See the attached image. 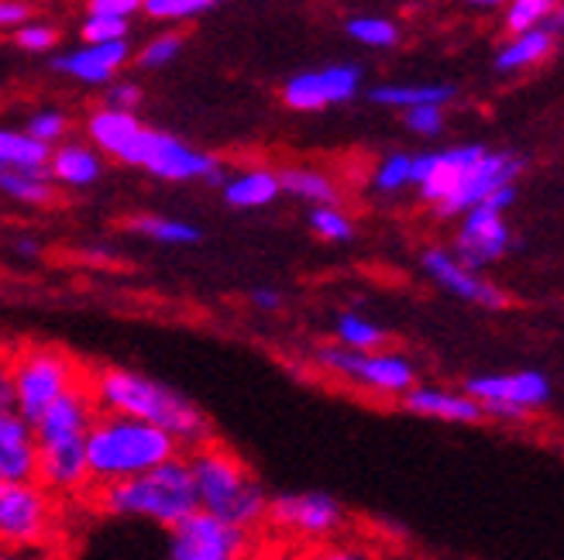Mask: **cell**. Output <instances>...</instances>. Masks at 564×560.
<instances>
[{"instance_id": "obj_28", "label": "cell", "mask_w": 564, "mask_h": 560, "mask_svg": "<svg viewBox=\"0 0 564 560\" xmlns=\"http://www.w3.org/2000/svg\"><path fill=\"white\" fill-rule=\"evenodd\" d=\"M0 193L18 204H48L52 176L48 169H0Z\"/></svg>"}, {"instance_id": "obj_6", "label": "cell", "mask_w": 564, "mask_h": 560, "mask_svg": "<svg viewBox=\"0 0 564 560\" xmlns=\"http://www.w3.org/2000/svg\"><path fill=\"white\" fill-rule=\"evenodd\" d=\"M55 495L39 482H0V550L45 547L55 534Z\"/></svg>"}, {"instance_id": "obj_16", "label": "cell", "mask_w": 564, "mask_h": 560, "mask_svg": "<svg viewBox=\"0 0 564 560\" xmlns=\"http://www.w3.org/2000/svg\"><path fill=\"white\" fill-rule=\"evenodd\" d=\"M97 399H94V388L90 378L79 382L73 388H66L59 399H55L39 419H35V440L48 443V440H73V437H87L94 416H97Z\"/></svg>"}, {"instance_id": "obj_26", "label": "cell", "mask_w": 564, "mask_h": 560, "mask_svg": "<svg viewBox=\"0 0 564 560\" xmlns=\"http://www.w3.org/2000/svg\"><path fill=\"white\" fill-rule=\"evenodd\" d=\"M52 145L39 142L28 131L0 128V169H45Z\"/></svg>"}, {"instance_id": "obj_15", "label": "cell", "mask_w": 564, "mask_h": 560, "mask_svg": "<svg viewBox=\"0 0 564 560\" xmlns=\"http://www.w3.org/2000/svg\"><path fill=\"white\" fill-rule=\"evenodd\" d=\"M520 169H523V158H517L510 152H482V158H478L471 169L465 173L462 186L437 207V213L441 217H458V213H465L478 200H486L492 189L513 183L520 176Z\"/></svg>"}, {"instance_id": "obj_23", "label": "cell", "mask_w": 564, "mask_h": 560, "mask_svg": "<svg viewBox=\"0 0 564 560\" xmlns=\"http://www.w3.org/2000/svg\"><path fill=\"white\" fill-rule=\"evenodd\" d=\"M141 121L134 118V110H118V107H104L87 121V134L97 152L118 158L124 152V145L138 134Z\"/></svg>"}, {"instance_id": "obj_17", "label": "cell", "mask_w": 564, "mask_h": 560, "mask_svg": "<svg viewBox=\"0 0 564 560\" xmlns=\"http://www.w3.org/2000/svg\"><path fill=\"white\" fill-rule=\"evenodd\" d=\"M39 471L35 427L18 409H0V482H24Z\"/></svg>"}, {"instance_id": "obj_29", "label": "cell", "mask_w": 564, "mask_h": 560, "mask_svg": "<svg viewBox=\"0 0 564 560\" xmlns=\"http://www.w3.org/2000/svg\"><path fill=\"white\" fill-rule=\"evenodd\" d=\"M279 179H282V193L296 196V200L337 204V186L317 169H286V173H279Z\"/></svg>"}, {"instance_id": "obj_34", "label": "cell", "mask_w": 564, "mask_h": 560, "mask_svg": "<svg viewBox=\"0 0 564 560\" xmlns=\"http://www.w3.org/2000/svg\"><path fill=\"white\" fill-rule=\"evenodd\" d=\"M310 223H314V231L324 241H351V234H355L351 220L337 210V204H317L314 213H310Z\"/></svg>"}, {"instance_id": "obj_37", "label": "cell", "mask_w": 564, "mask_h": 560, "mask_svg": "<svg viewBox=\"0 0 564 560\" xmlns=\"http://www.w3.org/2000/svg\"><path fill=\"white\" fill-rule=\"evenodd\" d=\"M128 18H115V14H87L83 21V42H110V39H128Z\"/></svg>"}, {"instance_id": "obj_44", "label": "cell", "mask_w": 564, "mask_h": 560, "mask_svg": "<svg viewBox=\"0 0 564 560\" xmlns=\"http://www.w3.org/2000/svg\"><path fill=\"white\" fill-rule=\"evenodd\" d=\"M32 18V8L24 4V0H0V28H18Z\"/></svg>"}, {"instance_id": "obj_41", "label": "cell", "mask_w": 564, "mask_h": 560, "mask_svg": "<svg viewBox=\"0 0 564 560\" xmlns=\"http://www.w3.org/2000/svg\"><path fill=\"white\" fill-rule=\"evenodd\" d=\"M18 45L28 48V52H48L55 45V39H59V32H55L52 24H42V21H32L28 18L24 24H18V32H14Z\"/></svg>"}, {"instance_id": "obj_20", "label": "cell", "mask_w": 564, "mask_h": 560, "mask_svg": "<svg viewBox=\"0 0 564 560\" xmlns=\"http://www.w3.org/2000/svg\"><path fill=\"white\" fill-rule=\"evenodd\" d=\"M468 396L478 403H510V406H541L551 396V382L541 372H517V375H478L468 378Z\"/></svg>"}, {"instance_id": "obj_9", "label": "cell", "mask_w": 564, "mask_h": 560, "mask_svg": "<svg viewBox=\"0 0 564 560\" xmlns=\"http://www.w3.org/2000/svg\"><path fill=\"white\" fill-rule=\"evenodd\" d=\"M317 365L341 375L355 385L386 392V396H403L406 388H413V365L403 354L392 351H355V348H321L317 351Z\"/></svg>"}, {"instance_id": "obj_1", "label": "cell", "mask_w": 564, "mask_h": 560, "mask_svg": "<svg viewBox=\"0 0 564 560\" xmlns=\"http://www.w3.org/2000/svg\"><path fill=\"white\" fill-rule=\"evenodd\" d=\"M90 388L100 409L149 419V424L173 433L183 447L210 440V419L196 409L176 388H169L149 375L131 369H97L90 372Z\"/></svg>"}, {"instance_id": "obj_42", "label": "cell", "mask_w": 564, "mask_h": 560, "mask_svg": "<svg viewBox=\"0 0 564 560\" xmlns=\"http://www.w3.org/2000/svg\"><path fill=\"white\" fill-rule=\"evenodd\" d=\"M141 103V90L134 83H115L107 90V107H118V110H134Z\"/></svg>"}, {"instance_id": "obj_25", "label": "cell", "mask_w": 564, "mask_h": 560, "mask_svg": "<svg viewBox=\"0 0 564 560\" xmlns=\"http://www.w3.org/2000/svg\"><path fill=\"white\" fill-rule=\"evenodd\" d=\"M372 103L379 107H420V103H447L455 100V87H447V83H392V87H376L372 94Z\"/></svg>"}, {"instance_id": "obj_45", "label": "cell", "mask_w": 564, "mask_h": 560, "mask_svg": "<svg viewBox=\"0 0 564 560\" xmlns=\"http://www.w3.org/2000/svg\"><path fill=\"white\" fill-rule=\"evenodd\" d=\"M0 409H14V375L4 348H0Z\"/></svg>"}, {"instance_id": "obj_35", "label": "cell", "mask_w": 564, "mask_h": 560, "mask_svg": "<svg viewBox=\"0 0 564 560\" xmlns=\"http://www.w3.org/2000/svg\"><path fill=\"white\" fill-rule=\"evenodd\" d=\"M561 0H513L510 11H506V28L510 32H527V28H538Z\"/></svg>"}, {"instance_id": "obj_12", "label": "cell", "mask_w": 564, "mask_h": 560, "mask_svg": "<svg viewBox=\"0 0 564 560\" xmlns=\"http://www.w3.org/2000/svg\"><path fill=\"white\" fill-rule=\"evenodd\" d=\"M358 87H361L358 66H351V63L327 66V69L293 76L286 87H282V103H286L290 110H300V114H310V110L348 103L358 94Z\"/></svg>"}, {"instance_id": "obj_5", "label": "cell", "mask_w": 564, "mask_h": 560, "mask_svg": "<svg viewBox=\"0 0 564 560\" xmlns=\"http://www.w3.org/2000/svg\"><path fill=\"white\" fill-rule=\"evenodd\" d=\"M8 358L14 375V409L28 424H35L66 388L90 378V369L73 354H66L63 348L24 344L18 351H8Z\"/></svg>"}, {"instance_id": "obj_3", "label": "cell", "mask_w": 564, "mask_h": 560, "mask_svg": "<svg viewBox=\"0 0 564 560\" xmlns=\"http://www.w3.org/2000/svg\"><path fill=\"white\" fill-rule=\"evenodd\" d=\"M87 498L107 516L152 519L165 529L200 506V502H196L189 464L183 454L162 461L159 468L131 474V479L94 485V488H87Z\"/></svg>"}, {"instance_id": "obj_31", "label": "cell", "mask_w": 564, "mask_h": 560, "mask_svg": "<svg viewBox=\"0 0 564 560\" xmlns=\"http://www.w3.org/2000/svg\"><path fill=\"white\" fill-rule=\"evenodd\" d=\"M334 333L337 341L345 348H355V351H376L386 344V333L382 327H376L372 320H365L361 314H341L334 323Z\"/></svg>"}, {"instance_id": "obj_27", "label": "cell", "mask_w": 564, "mask_h": 560, "mask_svg": "<svg viewBox=\"0 0 564 560\" xmlns=\"http://www.w3.org/2000/svg\"><path fill=\"white\" fill-rule=\"evenodd\" d=\"M554 39L551 32H544V28H527V32H520L510 45H506L499 55H496V69L499 73H513V69H523V66H533L541 63L544 55L551 52Z\"/></svg>"}, {"instance_id": "obj_47", "label": "cell", "mask_w": 564, "mask_h": 560, "mask_svg": "<svg viewBox=\"0 0 564 560\" xmlns=\"http://www.w3.org/2000/svg\"><path fill=\"white\" fill-rule=\"evenodd\" d=\"M14 248H18V255H24V259H28V255H32V259L39 255V241H35V238H21Z\"/></svg>"}, {"instance_id": "obj_40", "label": "cell", "mask_w": 564, "mask_h": 560, "mask_svg": "<svg viewBox=\"0 0 564 560\" xmlns=\"http://www.w3.org/2000/svg\"><path fill=\"white\" fill-rule=\"evenodd\" d=\"M180 52H183V35H159V39H152L145 48H141V66H145V69L169 66Z\"/></svg>"}, {"instance_id": "obj_14", "label": "cell", "mask_w": 564, "mask_h": 560, "mask_svg": "<svg viewBox=\"0 0 564 560\" xmlns=\"http://www.w3.org/2000/svg\"><path fill=\"white\" fill-rule=\"evenodd\" d=\"M482 145H462V149H447V152H427L416 155L410 162V183L420 186V196L427 204L441 207L451 193H455L465 179V173L482 158Z\"/></svg>"}, {"instance_id": "obj_48", "label": "cell", "mask_w": 564, "mask_h": 560, "mask_svg": "<svg viewBox=\"0 0 564 560\" xmlns=\"http://www.w3.org/2000/svg\"><path fill=\"white\" fill-rule=\"evenodd\" d=\"M465 4H475V8H499L502 0H465Z\"/></svg>"}, {"instance_id": "obj_38", "label": "cell", "mask_w": 564, "mask_h": 560, "mask_svg": "<svg viewBox=\"0 0 564 560\" xmlns=\"http://www.w3.org/2000/svg\"><path fill=\"white\" fill-rule=\"evenodd\" d=\"M69 131V121L63 110H39V114L28 121V134L39 138V142L45 145H55V142H63Z\"/></svg>"}, {"instance_id": "obj_22", "label": "cell", "mask_w": 564, "mask_h": 560, "mask_svg": "<svg viewBox=\"0 0 564 560\" xmlns=\"http://www.w3.org/2000/svg\"><path fill=\"white\" fill-rule=\"evenodd\" d=\"M45 169L55 183L66 186H90L100 179V152L94 145H59L48 152Z\"/></svg>"}, {"instance_id": "obj_33", "label": "cell", "mask_w": 564, "mask_h": 560, "mask_svg": "<svg viewBox=\"0 0 564 560\" xmlns=\"http://www.w3.org/2000/svg\"><path fill=\"white\" fill-rule=\"evenodd\" d=\"M220 0H141V11L155 21H183L204 11H214Z\"/></svg>"}, {"instance_id": "obj_11", "label": "cell", "mask_w": 564, "mask_h": 560, "mask_svg": "<svg viewBox=\"0 0 564 560\" xmlns=\"http://www.w3.org/2000/svg\"><path fill=\"white\" fill-rule=\"evenodd\" d=\"M345 523V513L337 498L324 492H296V495H275L269 498L265 526L275 534L300 537V540H324L334 537Z\"/></svg>"}, {"instance_id": "obj_10", "label": "cell", "mask_w": 564, "mask_h": 560, "mask_svg": "<svg viewBox=\"0 0 564 560\" xmlns=\"http://www.w3.org/2000/svg\"><path fill=\"white\" fill-rule=\"evenodd\" d=\"M517 200L513 183H506L492 189L486 200H478L475 207L465 210V223L458 234V262L468 268H482L496 262L506 248H510V231H506L502 210Z\"/></svg>"}, {"instance_id": "obj_8", "label": "cell", "mask_w": 564, "mask_h": 560, "mask_svg": "<svg viewBox=\"0 0 564 560\" xmlns=\"http://www.w3.org/2000/svg\"><path fill=\"white\" fill-rule=\"evenodd\" d=\"M251 550V529H241L196 506L169 526V557L173 560H238Z\"/></svg>"}, {"instance_id": "obj_2", "label": "cell", "mask_w": 564, "mask_h": 560, "mask_svg": "<svg viewBox=\"0 0 564 560\" xmlns=\"http://www.w3.org/2000/svg\"><path fill=\"white\" fill-rule=\"evenodd\" d=\"M183 454V443L149 424V419L124 416L97 409L94 424L87 430V468H90V488L121 482L131 474H141L149 468H159L162 461Z\"/></svg>"}, {"instance_id": "obj_4", "label": "cell", "mask_w": 564, "mask_h": 560, "mask_svg": "<svg viewBox=\"0 0 564 560\" xmlns=\"http://www.w3.org/2000/svg\"><path fill=\"white\" fill-rule=\"evenodd\" d=\"M186 464L193 474L200 509L228 519L241 529L265 526L269 495L256 479H251V471L245 468V461L231 451V447L214 443V437H210L204 443L189 447Z\"/></svg>"}, {"instance_id": "obj_46", "label": "cell", "mask_w": 564, "mask_h": 560, "mask_svg": "<svg viewBox=\"0 0 564 560\" xmlns=\"http://www.w3.org/2000/svg\"><path fill=\"white\" fill-rule=\"evenodd\" d=\"M251 306H259L265 314H275L282 306V293L279 289H251Z\"/></svg>"}, {"instance_id": "obj_24", "label": "cell", "mask_w": 564, "mask_h": 560, "mask_svg": "<svg viewBox=\"0 0 564 560\" xmlns=\"http://www.w3.org/2000/svg\"><path fill=\"white\" fill-rule=\"evenodd\" d=\"M279 193H282L279 173L262 169V165H256V169H245V173H238V176H231L228 183H224V200H228L231 207H241V210L269 207Z\"/></svg>"}, {"instance_id": "obj_7", "label": "cell", "mask_w": 564, "mask_h": 560, "mask_svg": "<svg viewBox=\"0 0 564 560\" xmlns=\"http://www.w3.org/2000/svg\"><path fill=\"white\" fill-rule=\"evenodd\" d=\"M118 162L134 165V169H145V173H152L159 179H169V183L207 179V176H214L220 169L214 155L196 152L186 142H180L176 134H165V131H155V128H145V124H141L138 134L124 145Z\"/></svg>"}, {"instance_id": "obj_21", "label": "cell", "mask_w": 564, "mask_h": 560, "mask_svg": "<svg viewBox=\"0 0 564 560\" xmlns=\"http://www.w3.org/2000/svg\"><path fill=\"white\" fill-rule=\"evenodd\" d=\"M403 403L416 416L447 419V424H475V419L486 416L482 403L475 396H458V392H444V388H406Z\"/></svg>"}, {"instance_id": "obj_36", "label": "cell", "mask_w": 564, "mask_h": 560, "mask_svg": "<svg viewBox=\"0 0 564 560\" xmlns=\"http://www.w3.org/2000/svg\"><path fill=\"white\" fill-rule=\"evenodd\" d=\"M410 162H413V155H403V152L386 155L376 169V189L379 193H400L403 186H410Z\"/></svg>"}, {"instance_id": "obj_32", "label": "cell", "mask_w": 564, "mask_h": 560, "mask_svg": "<svg viewBox=\"0 0 564 560\" xmlns=\"http://www.w3.org/2000/svg\"><path fill=\"white\" fill-rule=\"evenodd\" d=\"M348 35L369 48H392L400 42V28L389 18H376V14H361L348 21Z\"/></svg>"}, {"instance_id": "obj_30", "label": "cell", "mask_w": 564, "mask_h": 560, "mask_svg": "<svg viewBox=\"0 0 564 560\" xmlns=\"http://www.w3.org/2000/svg\"><path fill=\"white\" fill-rule=\"evenodd\" d=\"M131 228L138 234L159 241V244H180L183 248V244H196V241H200V231H196L193 223L173 220V217H138V220H131Z\"/></svg>"}, {"instance_id": "obj_18", "label": "cell", "mask_w": 564, "mask_h": 560, "mask_svg": "<svg viewBox=\"0 0 564 560\" xmlns=\"http://www.w3.org/2000/svg\"><path fill=\"white\" fill-rule=\"evenodd\" d=\"M128 39H110V42H87L76 52H66L55 59V69L87 83V87H100V83H110L115 73L128 63Z\"/></svg>"}, {"instance_id": "obj_19", "label": "cell", "mask_w": 564, "mask_h": 560, "mask_svg": "<svg viewBox=\"0 0 564 560\" xmlns=\"http://www.w3.org/2000/svg\"><path fill=\"white\" fill-rule=\"evenodd\" d=\"M423 268H427L431 278H437L447 293H455V296H462L468 303L489 306V310L506 306L502 289H496L492 283H486V278H478L475 268L462 265L455 255H447V251H441V248H431L427 255H423Z\"/></svg>"}, {"instance_id": "obj_43", "label": "cell", "mask_w": 564, "mask_h": 560, "mask_svg": "<svg viewBox=\"0 0 564 560\" xmlns=\"http://www.w3.org/2000/svg\"><path fill=\"white\" fill-rule=\"evenodd\" d=\"M94 14H115V18H131L141 11V0H87Z\"/></svg>"}, {"instance_id": "obj_13", "label": "cell", "mask_w": 564, "mask_h": 560, "mask_svg": "<svg viewBox=\"0 0 564 560\" xmlns=\"http://www.w3.org/2000/svg\"><path fill=\"white\" fill-rule=\"evenodd\" d=\"M35 479H39L55 498L87 495V488H90L87 437L39 443V471H35Z\"/></svg>"}, {"instance_id": "obj_39", "label": "cell", "mask_w": 564, "mask_h": 560, "mask_svg": "<svg viewBox=\"0 0 564 560\" xmlns=\"http://www.w3.org/2000/svg\"><path fill=\"white\" fill-rule=\"evenodd\" d=\"M406 128L413 134L434 138L444 131V107L441 103H420V107H406Z\"/></svg>"}]
</instances>
